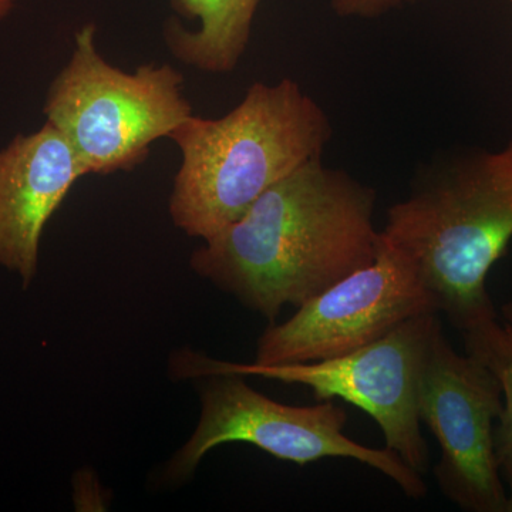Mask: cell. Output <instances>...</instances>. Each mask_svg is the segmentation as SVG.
<instances>
[{
  "instance_id": "7c38bea8",
  "label": "cell",
  "mask_w": 512,
  "mask_h": 512,
  "mask_svg": "<svg viewBox=\"0 0 512 512\" xmlns=\"http://www.w3.org/2000/svg\"><path fill=\"white\" fill-rule=\"evenodd\" d=\"M330 8L340 18L376 19L402 6L423 0H328Z\"/></svg>"
},
{
  "instance_id": "8fae6325",
  "label": "cell",
  "mask_w": 512,
  "mask_h": 512,
  "mask_svg": "<svg viewBox=\"0 0 512 512\" xmlns=\"http://www.w3.org/2000/svg\"><path fill=\"white\" fill-rule=\"evenodd\" d=\"M463 339L467 355L484 363L503 387L504 409L495 424L494 447L512 508V301L501 306L494 320L464 332Z\"/></svg>"
},
{
  "instance_id": "5b68a950",
  "label": "cell",
  "mask_w": 512,
  "mask_h": 512,
  "mask_svg": "<svg viewBox=\"0 0 512 512\" xmlns=\"http://www.w3.org/2000/svg\"><path fill=\"white\" fill-rule=\"evenodd\" d=\"M441 330L439 313H423L349 355L286 365L224 362L180 350L171 359V373L178 379L220 373L265 377L309 387L318 402L342 399L372 417L382 430L386 447L423 476L429 471L430 456L421 433L417 394Z\"/></svg>"
},
{
  "instance_id": "277c9868",
  "label": "cell",
  "mask_w": 512,
  "mask_h": 512,
  "mask_svg": "<svg viewBox=\"0 0 512 512\" xmlns=\"http://www.w3.org/2000/svg\"><path fill=\"white\" fill-rule=\"evenodd\" d=\"M96 35L94 23L77 30L69 62L47 89L43 114L69 141L84 175L127 173L194 113L177 67L143 64L126 72L104 59Z\"/></svg>"
},
{
  "instance_id": "7a4b0ae2",
  "label": "cell",
  "mask_w": 512,
  "mask_h": 512,
  "mask_svg": "<svg viewBox=\"0 0 512 512\" xmlns=\"http://www.w3.org/2000/svg\"><path fill=\"white\" fill-rule=\"evenodd\" d=\"M330 138L328 114L292 79L255 82L218 119L192 114L170 136L181 154L171 220L188 237H214L272 185L322 158Z\"/></svg>"
},
{
  "instance_id": "3957f363",
  "label": "cell",
  "mask_w": 512,
  "mask_h": 512,
  "mask_svg": "<svg viewBox=\"0 0 512 512\" xmlns=\"http://www.w3.org/2000/svg\"><path fill=\"white\" fill-rule=\"evenodd\" d=\"M380 234L413 259L461 333L498 316L487 278L512 239V138L430 168L387 211Z\"/></svg>"
},
{
  "instance_id": "ba28073f",
  "label": "cell",
  "mask_w": 512,
  "mask_h": 512,
  "mask_svg": "<svg viewBox=\"0 0 512 512\" xmlns=\"http://www.w3.org/2000/svg\"><path fill=\"white\" fill-rule=\"evenodd\" d=\"M503 409L498 377L476 357L460 355L441 330L421 376L417 410L440 446L433 470L440 491L460 510L510 512L494 447Z\"/></svg>"
},
{
  "instance_id": "6da1fadb",
  "label": "cell",
  "mask_w": 512,
  "mask_h": 512,
  "mask_svg": "<svg viewBox=\"0 0 512 512\" xmlns=\"http://www.w3.org/2000/svg\"><path fill=\"white\" fill-rule=\"evenodd\" d=\"M376 191L352 175L303 164L191 255L195 274L275 322L372 264L379 248Z\"/></svg>"
},
{
  "instance_id": "52a82bcc",
  "label": "cell",
  "mask_w": 512,
  "mask_h": 512,
  "mask_svg": "<svg viewBox=\"0 0 512 512\" xmlns=\"http://www.w3.org/2000/svg\"><path fill=\"white\" fill-rule=\"evenodd\" d=\"M439 312L419 269L380 234L372 264L357 269L259 336L254 363L286 365L349 355L407 320Z\"/></svg>"
},
{
  "instance_id": "8992f818",
  "label": "cell",
  "mask_w": 512,
  "mask_h": 512,
  "mask_svg": "<svg viewBox=\"0 0 512 512\" xmlns=\"http://www.w3.org/2000/svg\"><path fill=\"white\" fill-rule=\"evenodd\" d=\"M197 429L175 453L167 474L184 480L215 447L248 443L275 458L308 466L323 458H352L380 471L407 497H426L421 474L390 448L363 446L345 434L348 412L333 400L315 406L275 402L249 386L245 376L220 373L205 377Z\"/></svg>"
},
{
  "instance_id": "9c48e42d",
  "label": "cell",
  "mask_w": 512,
  "mask_h": 512,
  "mask_svg": "<svg viewBox=\"0 0 512 512\" xmlns=\"http://www.w3.org/2000/svg\"><path fill=\"white\" fill-rule=\"evenodd\" d=\"M84 175L69 141L52 124L0 148V265L32 284L47 221Z\"/></svg>"
},
{
  "instance_id": "30bf717a",
  "label": "cell",
  "mask_w": 512,
  "mask_h": 512,
  "mask_svg": "<svg viewBox=\"0 0 512 512\" xmlns=\"http://www.w3.org/2000/svg\"><path fill=\"white\" fill-rule=\"evenodd\" d=\"M175 13L164 23L168 52L201 73L229 74L251 42L264 0H168Z\"/></svg>"
},
{
  "instance_id": "5bb4252c",
  "label": "cell",
  "mask_w": 512,
  "mask_h": 512,
  "mask_svg": "<svg viewBox=\"0 0 512 512\" xmlns=\"http://www.w3.org/2000/svg\"><path fill=\"white\" fill-rule=\"evenodd\" d=\"M507 2L512 6V0H507Z\"/></svg>"
},
{
  "instance_id": "4fadbf2b",
  "label": "cell",
  "mask_w": 512,
  "mask_h": 512,
  "mask_svg": "<svg viewBox=\"0 0 512 512\" xmlns=\"http://www.w3.org/2000/svg\"><path fill=\"white\" fill-rule=\"evenodd\" d=\"M15 5L16 0H0V22L8 18Z\"/></svg>"
}]
</instances>
